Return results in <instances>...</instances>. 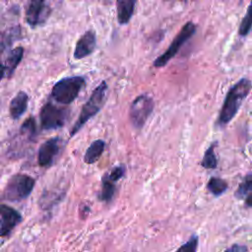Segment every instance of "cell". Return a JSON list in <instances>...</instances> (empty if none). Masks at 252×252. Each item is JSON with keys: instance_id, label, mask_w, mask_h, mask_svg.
<instances>
[{"instance_id": "cell-1", "label": "cell", "mask_w": 252, "mask_h": 252, "mask_svg": "<svg viewBox=\"0 0 252 252\" xmlns=\"http://www.w3.org/2000/svg\"><path fill=\"white\" fill-rule=\"evenodd\" d=\"M252 88L251 82L248 79H241L228 91L222 107L220 109L218 125L224 126L227 124L237 113L242 101L248 95Z\"/></svg>"}, {"instance_id": "cell-2", "label": "cell", "mask_w": 252, "mask_h": 252, "mask_svg": "<svg viewBox=\"0 0 252 252\" xmlns=\"http://www.w3.org/2000/svg\"><path fill=\"white\" fill-rule=\"evenodd\" d=\"M107 89H108V86L106 82L102 81L93 91L89 99L83 105L77 121L75 122V124L70 130L71 137L76 135L77 132H79V130H81V128L102 108L106 100Z\"/></svg>"}, {"instance_id": "cell-3", "label": "cell", "mask_w": 252, "mask_h": 252, "mask_svg": "<svg viewBox=\"0 0 252 252\" xmlns=\"http://www.w3.org/2000/svg\"><path fill=\"white\" fill-rule=\"evenodd\" d=\"M86 86V80L82 76H72L60 79L51 90V97L58 103L70 104L79 95Z\"/></svg>"}, {"instance_id": "cell-4", "label": "cell", "mask_w": 252, "mask_h": 252, "mask_svg": "<svg viewBox=\"0 0 252 252\" xmlns=\"http://www.w3.org/2000/svg\"><path fill=\"white\" fill-rule=\"evenodd\" d=\"M35 180L25 173L14 174L7 182L3 196L10 202H19L26 199L32 191Z\"/></svg>"}, {"instance_id": "cell-5", "label": "cell", "mask_w": 252, "mask_h": 252, "mask_svg": "<svg viewBox=\"0 0 252 252\" xmlns=\"http://www.w3.org/2000/svg\"><path fill=\"white\" fill-rule=\"evenodd\" d=\"M195 32H196V25L193 22H187L181 28V30L175 35V37L172 39L168 48L161 55H159L158 58H156V60L154 61V64H153L154 67L160 68V67L165 66L168 63V61L170 59H172L177 54V52L179 51L181 46L189 38H191L193 36Z\"/></svg>"}, {"instance_id": "cell-6", "label": "cell", "mask_w": 252, "mask_h": 252, "mask_svg": "<svg viewBox=\"0 0 252 252\" xmlns=\"http://www.w3.org/2000/svg\"><path fill=\"white\" fill-rule=\"evenodd\" d=\"M69 110L59 107L52 102H46L39 111L40 128L42 130H55L63 127L68 119Z\"/></svg>"}, {"instance_id": "cell-7", "label": "cell", "mask_w": 252, "mask_h": 252, "mask_svg": "<svg viewBox=\"0 0 252 252\" xmlns=\"http://www.w3.org/2000/svg\"><path fill=\"white\" fill-rule=\"evenodd\" d=\"M154 109V100L148 94H139L132 101L129 110V118L135 129H141L147 122Z\"/></svg>"}, {"instance_id": "cell-8", "label": "cell", "mask_w": 252, "mask_h": 252, "mask_svg": "<svg viewBox=\"0 0 252 252\" xmlns=\"http://www.w3.org/2000/svg\"><path fill=\"white\" fill-rule=\"evenodd\" d=\"M126 168L124 165H116L104 174L101 179V188L98 199L102 202L109 203L114 197L116 191V182L125 175Z\"/></svg>"}, {"instance_id": "cell-9", "label": "cell", "mask_w": 252, "mask_h": 252, "mask_svg": "<svg viewBox=\"0 0 252 252\" xmlns=\"http://www.w3.org/2000/svg\"><path fill=\"white\" fill-rule=\"evenodd\" d=\"M51 14V8L45 1L34 0L31 1L26 10L27 23L34 28L43 25Z\"/></svg>"}, {"instance_id": "cell-10", "label": "cell", "mask_w": 252, "mask_h": 252, "mask_svg": "<svg viewBox=\"0 0 252 252\" xmlns=\"http://www.w3.org/2000/svg\"><path fill=\"white\" fill-rule=\"evenodd\" d=\"M61 139L54 137L43 142L37 152V163L41 167H49L61 151Z\"/></svg>"}, {"instance_id": "cell-11", "label": "cell", "mask_w": 252, "mask_h": 252, "mask_svg": "<svg viewBox=\"0 0 252 252\" xmlns=\"http://www.w3.org/2000/svg\"><path fill=\"white\" fill-rule=\"evenodd\" d=\"M0 234L2 237L7 236L23 220L22 215L17 210L5 204L0 207Z\"/></svg>"}, {"instance_id": "cell-12", "label": "cell", "mask_w": 252, "mask_h": 252, "mask_svg": "<svg viewBox=\"0 0 252 252\" xmlns=\"http://www.w3.org/2000/svg\"><path fill=\"white\" fill-rule=\"evenodd\" d=\"M96 45V35L94 31L85 32L77 40L74 49V58L83 59L91 55Z\"/></svg>"}, {"instance_id": "cell-13", "label": "cell", "mask_w": 252, "mask_h": 252, "mask_svg": "<svg viewBox=\"0 0 252 252\" xmlns=\"http://www.w3.org/2000/svg\"><path fill=\"white\" fill-rule=\"evenodd\" d=\"M23 56H24V47L22 46H17L8 52L4 62L2 63L3 79H9L12 77L17 67L19 66L20 62L22 61Z\"/></svg>"}, {"instance_id": "cell-14", "label": "cell", "mask_w": 252, "mask_h": 252, "mask_svg": "<svg viewBox=\"0 0 252 252\" xmlns=\"http://www.w3.org/2000/svg\"><path fill=\"white\" fill-rule=\"evenodd\" d=\"M29 103V95L26 92H19L10 101L9 104V113L10 116L17 120L19 119L27 110Z\"/></svg>"}, {"instance_id": "cell-15", "label": "cell", "mask_w": 252, "mask_h": 252, "mask_svg": "<svg viewBox=\"0 0 252 252\" xmlns=\"http://www.w3.org/2000/svg\"><path fill=\"white\" fill-rule=\"evenodd\" d=\"M136 1L134 0H118L116 2L117 21L120 25H126L131 20L135 11Z\"/></svg>"}, {"instance_id": "cell-16", "label": "cell", "mask_w": 252, "mask_h": 252, "mask_svg": "<svg viewBox=\"0 0 252 252\" xmlns=\"http://www.w3.org/2000/svg\"><path fill=\"white\" fill-rule=\"evenodd\" d=\"M105 148V142L103 140H95L94 141L90 147L87 149L85 156H84V161L88 164H93L95 161H97L102 155Z\"/></svg>"}, {"instance_id": "cell-17", "label": "cell", "mask_w": 252, "mask_h": 252, "mask_svg": "<svg viewBox=\"0 0 252 252\" xmlns=\"http://www.w3.org/2000/svg\"><path fill=\"white\" fill-rule=\"evenodd\" d=\"M20 134L29 141H33L36 136V122L32 116L28 117L20 128Z\"/></svg>"}, {"instance_id": "cell-18", "label": "cell", "mask_w": 252, "mask_h": 252, "mask_svg": "<svg viewBox=\"0 0 252 252\" xmlns=\"http://www.w3.org/2000/svg\"><path fill=\"white\" fill-rule=\"evenodd\" d=\"M21 31L20 27H13L8 29L2 33V39H1V50L4 51V49L10 45L13 44L15 40H17L20 36Z\"/></svg>"}, {"instance_id": "cell-19", "label": "cell", "mask_w": 252, "mask_h": 252, "mask_svg": "<svg viewBox=\"0 0 252 252\" xmlns=\"http://www.w3.org/2000/svg\"><path fill=\"white\" fill-rule=\"evenodd\" d=\"M207 188L213 195L220 196L226 191L227 183L221 178L212 177L207 184Z\"/></svg>"}, {"instance_id": "cell-20", "label": "cell", "mask_w": 252, "mask_h": 252, "mask_svg": "<svg viewBox=\"0 0 252 252\" xmlns=\"http://www.w3.org/2000/svg\"><path fill=\"white\" fill-rule=\"evenodd\" d=\"M215 146H216V144H212L204 154V158L201 162V164L204 168L212 169L217 166L218 160H217V158L215 155Z\"/></svg>"}, {"instance_id": "cell-21", "label": "cell", "mask_w": 252, "mask_h": 252, "mask_svg": "<svg viewBox=\"0 0 252 252\" xmlns=\"http://www.w3.org/2000/svg\"><path fill=\"white\" fill-rule=\"evenodd\" d=\"M252 191V174H248L245 176L243 181L239 184L236 192L235 197L238 199H242L248 196V193Z\"/></svg>"}, {"instance_id": "cell-22", "label": "cell", "mask_w": 252, "mask_h": 252, "mask_svg": "<svg viewBox=\"0 0 252 252\" xmlns=\"http://www.w3.org/2000/svg\"><path fill=\"white\" fill-rule=\"evenodd\" d=\"M251 29H252V3L249 5L244 18L241 21V24L238 30L239 34L242 36H245L250 32Z\"/></svg>"}, {"instance_id": "cell-23", "label": "cell", "mask_w": 252, "mask_h": 252, "mask_svg": "<svg viewBox=\"0 0 252 252\" xmlns=\"http://www.w3.org/2000/svg\"><path fill=\"white\" fill-rule=\"evenodd\" d=\"M198 247V236L192 235L189 240L182 244L175 252H197Z\"/></svg>"}, {"instance_id": "cell-24", "label": "cell", "mask_w": 252, "mask_h": 252, "mask_svg": "<svg viewBox=\"0 0 252 252\" xmlns=\"http://www.w3.org/2000/svg\"><path fill=\"white\" fill-rule=\"evenodd\" d=\"M224 252H247V246L240 244H233L228 247Z\"/></svg>"}, {"instance_id": "cell-25", "label": "cell", "mask_w": 252, "mask_h": 252, "mask_svg": "<svg viewBox=\"0 0 252 252\" xmlns=\"http://www.w3.org/2000/svg\"><path fill=\"white\" fill-rule=\"evenodd\" d=\"M245 205L252 208V193L249 194L245 199Z\"/></svg>"}]
</instances>
